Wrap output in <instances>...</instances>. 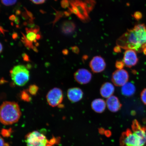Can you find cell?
Wrapping results in <instances>:
<instances>
[{"mask_svg":"<svg viewBox=\"0 0 146 146\" xmlns=\"http://www.w3.org/2000/svg\"><path fill=\"white\" fill-rule=\"evenodd\" d=\"M146 143V127L136 120L133 121L132 129L122 133L120 139L121 146H144Z\"/></svg>","mask_w":146,"mask_h":146,"instance_id":"1","label":"cell"},{"mask_svg":"<svg viewBox=\"0 0 146 146\" xmlns=\"http://www.w3.org/2000/svg\"><path fill=\"white\" fill-rule=\"evenodd\" d=\"M19 105L14 102L6 101L0 106V122L9 125L17 123L21 116Z\"/></svg>","mask_w":146,"mask_h":146,"instance_id":"2","label":"cell"},{"mask_svg":"<svg viewBox=\"0 0 146 146\" xmlns=\"http://www.w3.org/2000/svg\"><path fill=\"white\" fill-rule=\"evenodd\" d=\"M116 44L121 48L125 50H134L140 52L143 51L142 45L133 30H128L118 38Z\"/></svg>","mask_w":146,"mask_h":146,"instance_id":"3","label":"cell"},{"mask_svg":"<svg viewBox=\"0 0 146 146\" xmlns=\"http://www.w3.org/2000/svg\"><path fill=\"white\" fill-rule=\"evenodd\" d=\"M11 77L15 84L23 86L27 83L30 78V72L24 66L18 65L10 71Z\"/></svg>","mask_w":146,"mask_h":146,"instance_id":"4","label":"cell"},{"mask_svg":"<svg viewBox=\"0 0 146 146\" xmlns=\"http://www.w3.org/2000/svg\"><path fill=\"white\" fill-rule=\"evenodd\" d=\"M70 7H68V14H74L81 21L87 23L90 21L89 14L82 0H68Z\"/></svg>","mask_w":146,"mask_h":146,"instance_id":"5","label":"cell"},{"mask_svg":"<svg viewBox=\"0 0 146 146\" xmlns=\"http://www.w3.org/2000/svg\"><path fill=\"white\" fill-rule=\"evenodd\" d=\"M25 142L27 146H48L50 144L44 135L36 131L27 134L25 136Z\"/></svg>","mask_w":146,"mask_h":146,"instance_id":"6","label":"cell"},{"mask_svg":"<svg viewBox=\"0 0 146 146\" xmlns=\"http://www.w3.org/2000/svg\"><path fill=\"white\" fill-rule=\"evenodd\" d=\"M26 35L23 34L22 38V41L27 48L33 49L35 51H37V49L33 45V43H36L41 38V35L38 34L39 28L37 27H33L31 29L26 28Z\"/></svg>","mask_w":146,"mask_h":146,"instance_id":"7","label":"cell"},{"mask_svg":"<svg viewBox=\"0 0 146 146\" xmlns=\"http://www.w3.org/2000/svg\"><path fill=\"white\" fill-rule=\"evenodd\" d=\"M63 98L62 91L58 88H54L49 91L46 96L47 102L49 105L52 107L61 104Z\"/></svg>","mask_w":146,"mask_h":146,"instance_id":"8","label":"cell"},{"mask_svg":"<svg viewBox=\"0 0 146 146\" xmlns=\"http://www.w3.org/2000/svg\"><path fill=\"white\" fill-rule=\"evenodd\" d=\"M129 78L128 73L124 69H117L113 73L112 81L117 86H123L127 83Z\"/></svg>","mask_w":146,"mask_h":146,"instance_id":"9","label":"cell"},{"mask_svg":"<svg viewBox=\"0 0 146 146\" xmlns=\"http://www.w3.org/2000/svg\"><path fill=\"white\" fill-rule=\"evenodd\" d=\"M74 78L76 81L81 84H86L89 83L92 78L91 73L86 69H78L75 72Z\"/></svg>","mask_w":146,"mask_h":146,"instance_id":"10","label":"cell"},{"mask_svg":"<svg viewBox=\"0 0 146 146\" xmlns=\"http://www.w3.org/2000/svg\"><path fill=\"white\" fill-rule=\"evenodd\" d=\"M89 66L94 73L101 72L105 70L106 63L104 59L100 56H94L91 60Z\"/></svg>","mask_w":146,"mask_h":146,"instance_id":"11","label":"cell"},{"mask_svg":"<svg viewBox=\"0 0 146 146\" xmlns=\"http://www.w3.org/2000/svg\"><path fill=\"white\" fill-rule=\"evenodd\" d=\"M138 61L135 51L129 49L125 51L124 54L123 62L126 66L131 68L136 65Z\"/></svg>","mask_w":146,"mask_h":146,"instance_id":"12","label":"cell"},{"mask_svg":"<svg viewBox=\"0 0 146 146\" xmlns=\"http://www.w3.org/2000/svg\"><path fill=\"white\" fill-rule=\"evenodd\" d=\"M67 97L71 102L75 103L79 101L83 97V92L79 88H72L68 89Z\"/></svg>","mask_w":146,"mask_h":146,"instance_id":"13","label":"cell"},{"mask_svg":"<svg viewBox=\"0 0 146 146\" xmlns=\"http://www.w3.org/2000/svg\"><path fill=\"white\" fill-rule=\"evenodd\" d=\"M106 103L109 110L113 112H117L121 109L122 106L118 98L113 96L107 98Z\"/></svg>","mask_w":146,"mask_h":146,"instance_id":"14","label":"cell"},{"mask_svg":"<svg viewBox=\"0 0 146 146\" xmlns=\"http://www.w3.org/2000/svg\"><path fill=\"white\" fill-rule=\"evenodd\" d=\"M115 91L114 87L109 82H106L100 89V94L103 98H108L112 96Z\"/></svg>","mask_w":146,"mask_h":146,"instance_id":"15","label":"cell"},{"mask_svg":"<svg viewBox=\"0 0 146 146\" xmlns=\"http://www.w3.org/2000/svg\"><path fill=\"white\" fill-rule=\"evenodd\" d=\"M106 103L101 98L96 99L92 102L91 107L93 110L97 113H102L105 111Z\"/></svg>","mask_w":146,"mask_h":146,"instance_id":"16","label":"cell"},{"mask_svg":"<svg viewBox=\"0 0 146 146\" xmlns=\"http://www.w3.org/2000/svg\"><path fill=\"white\" fill-rule=\"evenodd\" d=\"M76 28V25L73 22L66 21L64 22L61 27V30L63 33L68 35L72 33Z\"/></svg>","mask_w":146,"mask_h":146,"instance_id":"17","label":"cell"},{"mask_svg":"<svg viewBox=\"0 0 146 146\" xmlns=\"http://www.w3.org/2000/svg\"><path fill=\"white\" fill-rule=\"evenodd\" d=\"M136 91L135 87L132 83L128 82L122 86L121 92L123 95L130 96L135 94Z\"/></svg>","mask_w":146,"mask_h":146,"instance_id":"18","label":"cell"},{"mask_svg":"<svg viewBox=\"0 0 146 146\" xmlns=\"http://www.w3.org/2000/svg\"><path fill=\"white\" fill-rule=\"evenodd\" d=\"M84 3L88 14L94 9L96 3L95 0H84Z\"/></svg>","mask_w":146,"mask_h":146,"instance_id":"19","label":"cell"},{"mask_svg":"<svg viewBox=\"0 0 146 146\" xmlns=\"http://www.w3.org/2000/svg\"><path fill=\"white\" fill-rule=\"evenodd\" d=\"M21 98L22 100L27 102H30L31 100V98L25 90L21 92Z\"/></svg>","mask_w":146,"mask_h":146,"instance_id":"20","label":"cell"},{"mask_svg":"<svg viewBox=\"0 0 146 146\" xmlns=\"http://www.w3.org/2000/svg\"><path fill=\"white\" fill-rule=\"evenodd\" d=\"M38 87L35 85H31L29 87V92L32 95H35L38 90Z\"/></svg>","mask_w":146,"mask_h":146,"instance_id":"21","label":"cell"},{"mask_svg":"<svg viewBox=\"0 0 146 146\" xmlns=\"http://www.w3.org/2000/svg\"><path fill=\"white\" fill-rule=\"evenodd\" d=\"M17 0H1L3 5L6 6H12L15 4Z\"/></svg>","mask_w":146,"mask_h":146,"instance_id":"22","label":"cell"},{"mask_svg":"<svg viewBox=\"0 0 146 146\" xmlns=\"http://www.w3.org/2000/svg\"><path fill=\"white\" fill-rule=\"evenodd\" d=\"M133 29L135 31L140 30H146V27L145 25L142 24L136 25Z\"/></svg>","mask_w":146,"mask_h":146,"instance_id":"23","label":"cell"},{"mask_svg":"<svg viewBox=\"0 0 146 146\" xmlns=\"http://www.w3.org/2000/svg\"><path fill=\"white\" fill-rule=\"evenodd\" d=\"M12 133L11 129H3L1 131V134L5 137H9L11 135Z\"/></svg>","mask_w":146,"mask_h":146,"instance_id":"24","label":"cell"},{"mask_svg":"<svg viewBox=\"0 0 146 146\" xmlns=\"http://www.w3.org/2000/svg\"><path fill=\"white\" fill-rule=\"evenodd\" d=\"M124 66H125V64L123 61H120V60L116 61L115 63V66L116 68L118 69H123Z\"/></svg>","mask_w":146,"mask_h":146,"instance_id":"25","label":"cell"},{"mask_svg":"<svg viewBox=\"0 0 146 146\" xmlns=\"http://www.w3.org/2000/svg\"><path fill=\"white\" fill-rule=\"evenodd\" d=\"M141 98L142 102L146 105V88L142 91L141 94Z\"/></svg>","mask_w":146,"mask_h":146,"instance_id":"26","label":"cell"},{"mask_svg":"<svg viewBox=\"0 0 146 146\" xmlns=\"http://www.w3.org/2000/svg\"><path fill=\"white\" fill-rule=\"evenodd\" d=\"M134 17L137 21H139L142 19V15L141 12L137 11L134 14Z\"/></svg>","mask_w":146,"mask_h":146,"instance_id":"27","label":"cell"},{"mask_svg":"<svg viewBox=\"0 0 146 146\" xmlns=\"http://www.w3.org/2000/svg\"><path fill=\"white\" fill-rule=\"evenodd\" d=\"M61 5L63 8H68L70 5L68 0H62L61 2Z\"/></svg>","mask_w":146,"mask_h":146,"instance_id":"28","label":"cell"},{"mask_svg":"<svg viewBox=\"0 0 146 146\" xmlns=\"http://www.w3.org/2000/svg\"><path fill=\"white\" fill-rule=\"evenodd\" d=\"M30 1L35 4L39 5L44 3L46 0H30Z\"/></svg>","mask_w":146,"mask_h":146,"instance_id":"29","label":"cell"},{"mask_svg":"<svg viewBox=\"0 0 146 146\" xmlns=\"http://www.w3.org/2000/svg\"><path fill=\"white\" fill-rule=\"evenodd\" d=\"M0 146H9L7 143H5L4 139L0 136Z\"/></svg>","mask_w":146,"mask_h":146,"instance_id":"30","label":"cell"},{"mask_svg":"<svg viewBox=\"0 0 146 146\" xmlns=\"http://www.w3.org/2000/svg\"><path fill=\"white\" fill-rule=\"evenodd\" d=\"M114 52H116L119 53L121 52V47L117 45V46L114 47Z\"/></svg>","mask_w":146,"mask_h":146,"instance_id":"31","label":"cell"},{"mask_svg":"<svg viewBox=\"0 0 146 146\" xmlns=\"http://www.w3.org/2000/svg\"><path fill=\"white\" fill-rule=\"evenodd\" d=\"M72 50L73 52L75 53H78L79 52V49L77 46H74L72 47Z\"/></svg>","mask_w":146,"mask_h":146,"instance_id":"32","label":"cell"},{"mask_svg":"<svg viewBox=\"0 0 146 146\" xmlns=\"http://www.w3.org/2000/svg\"><path fill=\"white\" fill-rule=\"evenodd\" d=\"M23 59L25 61H29V57L26 54H24L23 55Z\"/></svg>","mask_w":146,"mask_h":146,"instance_id":"33","label":"cell"},{"mask_svg":"<svg viewBox=\"0 0 146 146\" xmlns=\"http://www.w3.org/2000/svg\"><path fill=\"white\" fill-rule=\"evenodd\" d=\"M9 19L11 21H16V17L14 15H12L10 16V17H9Z\"/></svg>","mask_w":146,"mask_h":146,"instance_id":"34","label":"cell"},{"mask_svg":"<svg viewBox=\"0 0 146 146\" xmlns=\"http://www.w3.org/2000/svg\"><path fill=\"white\" fill-rule=\"evenodd\" d=\"M104 133H105L107 137H109L111 135V132L109 131H105Z\"/></svg>","mask_w":146,"mask_h":146,"instance_id":"35","label":"cell"},{"mask_svg":"<svg viewBox=\"0 0 146 146\" xmlns=\"http://www.w3.org/2000/svg\"><path fill=\"white\" fill-rule=\"evenodd\" d=\"M3 50V46L2 44L0 42V54L2 52Z\"/></svg>","mask_w":146,"mask_h":146,"instance_id":"36","label":"cell"},{"mask_svg":"<svg viewBox=\"0 0 146 146\" xmlns=\"http://www.w3.org/2000/svg\"><path fill=\"white\" fill-rule=\"evenodd\" d=\"M68 51L67 50H64L63 51V52L64 54H68Z\"/></svg>","mask_w":146,"mask_h":146,"instance_id":"37","label":"cell"},{"mask_svg":"<svg viewBox=\"0 0 146 146\" xmlns=\"http://www.w3.org/2000/svg\"><path fill=\"white\" fill-rule=\"evenodd\" d=\"M17 35L16 33H14L13 36V37L15 39V38H17Z\"/></svg>","mask_w":146,"mask_h":146,"instance_id":"38","label":"cell"},{"mask_svg":"<svg viewBox=\"0 0 146 146\" xmlns=\"http://www.w3.org/2000/svg\"><path fill=\"white\" fill-rule=\"evenodd\" d=\"M143 51L144 54L146 55V47L143 49Z\"/></svg>","mask_w":146,"mask_h":146,"instance_id":"39","label":"cell"},{"mask_svg":"<svg viewBox=\"0 0 146 146\" xmlns=\"http://www.w3.org/2000/svg\"></svg>","mask_w":146,"mask_h":146,"instance_id":"40","label":"cell"}]
</instances>
